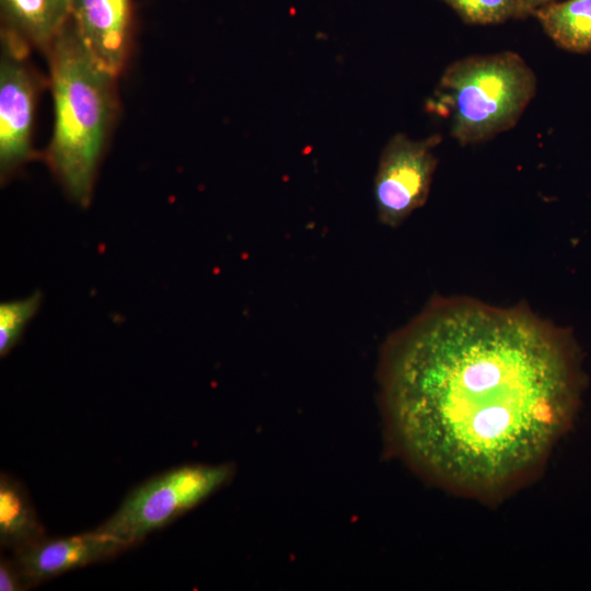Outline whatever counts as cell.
I'll list each match as a JSON object with an SVG mask.
<instances>
[{
	"label": "cell",
	"mask_w": 591,
	"mask_h": 591,
	"mask_svg": "<svg viewBox=\"0 0 591 591\" xmlns=\"http://www.w3.org/2000/svg\"><path fill=\"white\" fill-rule=\"evenodd\" d=\"M438 136L414 140L395 134L382 150L374 176V201L380 222L396 228L427 200L438 161Z\"/></svg>",
	"instance_id": "obj_6"
},
{
	"label": "cell",
	"mask_w": 591,
	"mask_h": 591,
	"mask_svg": "<svg viewBox=\"0 0 591 591\" xmlns=\"http://www.w3.org/2000/svg\"><path fill=\"white\" fill-rule=\"evenodd\" d=\"M465 23L494 25L525 19L524 0H440Z\"/></svg>",
	"instance_id": "obj_12"
},
{
	"label": "cell",
	"mask_w": 591,
	"mask_h": 591,
	"mask_svg": "<svg viewBox=\"0 0 591 591\" xmlns=\"http://www.w3.org/2000/svg\"><path fill=\"white\" fill-rule=\"evenodd\" d=\"M0 42V175L4 183L35 155L32 137L39 81L27 61L31 47L4 30Z\"/></svg>",
	"instance_id": "obj_5"
},
{
	"label": "cell",
	"mask_w": 591,
	"mask_h": 591,
	"mask_svg": "<svg viewBox=\"0 0 591 591\" xmlns=\"http://www.w3.org/2000/svg\"><path fill=\"white\" fill-rule=\"evenodd\" d=\"M47 537L23 485L8 474L0 476V543L13 553Z\"/></svg>",
	"instance_id": "obj_10"
},
{
	"label": "cell",
	"mask_w": 591,
	"mask_h": 591,
	"mask_svg": "<svg viewBox=\"0 0 591 591\" xmlns=\"http://www.w3.org/2000/svg\"><path fill=\"white\" fill-rule=\"evenodd\" d=\"M46 55L55 119L44 159L68 197L85 208L117 112V77L95 61L70 19Z\"/></svg>",
	"instance_id": "obj_2"
},
{
	"label": "cell",
	"mask_w": 591,
	"mask_h": 591,
	"mask_svg": "<svg viewBox=\"0 0 591 591\" xmlns=\"http://www.w3.org/2000/svg\"><path fill=\"white\" fill-rule=\"evenodd\" d=\"M553 1H556V0H524V9H525L526 18L531 16L533 11L537 9L538 7L553 2Z\"/></svg>",
	"instance_id": "obj_15"
},
{
	"label": "cell",
	"mask_w": 591,
	"mask_h": 591,
	"mask_svg": "<svg viewBox=\"0 0 591 591\" xmlns=\"http://www.w3.org/2000/svg\"><path fill=\"white\" fill-rule=\"evenodd\" d=\"M1 30L47 51L70 19L71 0H0Z\"/></svg>",
	"instance_id": "obj_9"
},
{
	"label": "cell",
	"mask_w": 591,
	"mask_h": 591,
	"mask_svg": "<svg viewBox=\"0 0 591 591\" xmlns=\"http://www.w3.org/2000/svg\"><path fill=\"white\" fill-rule=\"evenodd\" d=\"M532 16L559 48L591 53V0H556L535 9Z\"/></svg>",
	"instance_id": "obj_11"
},
{
	"label": "cell",
	"mask_w": 591,
	"mask_h": 591,
	"mask_svg": "<svg viewBox=\"0 0 591 591\" xmlns=\"http://www.w3.org/2000/svg\"><path fill=\"white\" fill-rule=\"evenodd\" d=\"M42 293L0 304V356L5 357L20 341L26 325L37 313L42 303Z\"/></svg>",
	"instance_id": "obj_13"
},
{
	"label": "cell",
	"mask_w": 591,
	"mask_h": 591,
	"mask_svg": "<svg viewBox=\"0 0 591 591\" xmlns=\"http://www.w3.org/2000/svg\"><path fill=\"white\" fill-rule=\"evenodd\" d=\"M70 20L95 61L118 77L131 49V0H71Z\"/></svg>",
	"instance_id": "obj_8"
},
{
	"label": "cell",
	"mask_w": 591,
	"mask_h": 591,
	"mask_svg": "<svg viewBox=\"0 0 591 591\" xmlns=\"http://www.w3.org/2000/svg\"><path fill=\"white\" fill-rule=\"evenodd\" d=\"M380 396L392 451L471 495L523 482L568 429L580 393L566 332L524 306L436 298L385 343Z\"/></svg>",
	"instance_id": "obj_1"
},
{
	"label": "cell",
	"mask_w": 591,
	"mask_h": 591,
	"mask_svg": "<svg viewBox=\"0 0 591 591\" xmlns=\"http://www.w3.org/2000/svg\"><path fill=\"white\" fill-rule=\"evenodd\" d=\"M25 589L28 587L13 557H2L0 561V590L21 591Z\"/></svg>",
	"instance_id": "obj_14"
},
{
	"label": "cell",
	"mask_w": 591,
	"mask_h": 591,
	"mask_svg": "<svg viewBox=\"0 0 591 591\" xmlns=\"http://www.w3.org/2000/svg\"><path fill=\"white\" fill-rule=\"evenodd\" d=\"M536 88L534 71L518 53L467 56L444 69L429 109L449 119L460 144H475L514 127Z\"/></svg>",
	"instance_id": "obj_3"
},
{
	"label": "cell",
	"mask_w": 591,
	"mask_h": 591,
	"mask_svg": "<svg viewBox=\"0 0 591 591\" xmlns=\"http://www.w3.org/2000/svg\"><path fill=\"white\" fill-rule=\"evenodd\" d=\"M233 475L231 464H186L171 468L131 490L97 529L131 547L198 506Z\"/></svg>",
	"instance_id": "obj_4"
},
{
	"label": "cell",
	"mask_w": 591,
	"mask_h": 591,
	"mask_svg": "<svg viewBox=\"0 0 591 591\" xmlns=\"http://www.w3.org/2000/svg\"><path fill=\"white\" fill-rule=\"evenodd\" d=\"M129 546L99 530L44 540L13 553L28 588L59 575L112 558Z\"/></svg>",
	"instance_id": "obj_7"
}]
</instances>
